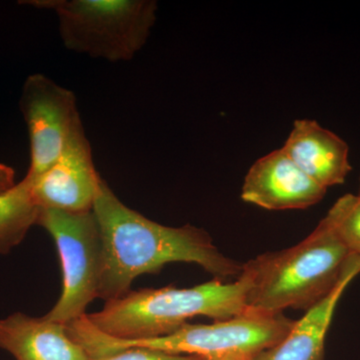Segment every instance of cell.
I'll use <instances>...</instances> for the list:
<instances>
[{"label": "cell", "mask_w": 360, "mask_h": 360, "mask_svg": "<svg viewBox=\"0 0 360 360\" xmlns=\"http://www.w3.org/2000/svg\"><path fill=\"white\" fill-rule=\"evenodd\" d=\"M40 208L33 198L32 181L23 179L0 193V255L20 245L33 225Z\"/></svg>", "instance_id": "13"}, {"label": "cell", "mask_w": 360, "mask_h": 360, "mask_svg": "<svg viewBox=\"0 0 360 360\" xmlns=\"http://www.w3.org/2000/svg\"><path fill=\"white\" fill-rule=\"evenodd\" d=\"M295 323L283 314L248 309L212 324L186 323L172 335L150 340H115L90 328L82 335V345L91 359L131 347L193 355L205 360L253 357L281 342Z\"/></svg>", "instance_id": "4"}, {"label": "cell", "mask_w": 360, "mask_h": 360, "mask_svg": "<svg viewBox=\"0 0 360 360\" xmlns=\"http://www.w3.org/2000/svg\"><path fill=\"white\" fill-rule=\"evenodd\" d=\"M101 179L90 142L82 127L58 160L30 181L33 198L40 210L84 212L92 210Z\"/></svg>", "instance_id": "8"}, {"label": "cell", "mask_w": 360, "mask_h": 360, "mask_svg": "<svg viewBox=\"0 0 360 360\" xmlns=\"http://www.w3.org/2000/svg\"><path fill=\"white\" fill-rule=\"evenodd\" d=\"M360 274V257L354 255L335 288L295 321L288 335L252 360H323L324 343L336 307L348 284Z\"/></svg>", "instance_id": "12"}, {"label": "cell", "mask_w": 360, "mask_h": 360, "mask_svg": "<svg viewBox=\"0 0 360 360\" xmlns=\"http://www.w3.org/2000/svg\"><path fill=\"white\" fill-rule=\"evenodd\" d=\"M15 184V172L8 165L0 163V187L4 189L11 188Z\"/></svg>", "instance_id": "16"}, {"label": "cell", "mask_w": 360, "mask_h": 360, "mask_svg": "<svg viewBox=\"0 0 360 360\" xmlns=\"http://www.w3.org/2000/svg\"><path fill=\"white\" fill-rule=\"evenodd\" d=\"M0 349L16 360H90L65 324L22 312L0 319Z\"/></svg>", "instance_id": "10"}, {"label": "cell", "mask_w": 360, "mask_h": 360, "mask_svg": "<svg viewBox=\"0 0 360 360\" xmlns=\"http://www.w3.org/2000/svg\"><path fill=\"white\" fill-rule=\"evenodd\" d=\"M90 360H205L193 355L174 354L150 348L131 347Z\"/></svg>", "instance_id": "15"}, {"label": "cell", "mask_w": 360, "mask_h": 360, "mask_svg": "<svg viewBox=\"0 0 360 360\" xmlns=\"http://www.w3.org/2000/svg\"><path fill=\"white\" fill-rule=\"evenodd\" d=\"M328 214L352 255L360 257V195L345 194L336 201Z\"/></svg>", "instance_id": "14"}, {"label": "cell", "mask_w": 360, "mask_h": 360, "mask_svg": "<svg viewBox=\"0 0 360 360\" xmlns=\"http://www.w3.org/2000/svg\"><path fill=\"white\" fill-rule=\"evenodd\" d=\"M103 245V269L98 298L105 302L130 291L141 274L158 272L165 264L200 265L215 279L239 276L243 264L225 257L210 234L193 225L170 227L125 205L101 177L92 206Z\"/></svg>", "instance_id": "1"}, {"label": "cell", "mask_w": 360, "mask_h": 360, "mask_svg": "<svg viewBox=\"0 0 360 360\" xmlns=\"http://www.w3.org/2000/svg\"><path fill=\"white\" fill-rule=\"evenodd\" d=\"M53 11L68 51L110 63L129 61L148 41L156 21L155 0H28Z\"/></svg>", "instance_id": "5"}, {"label": "cell", "mask_w": 360, "mask_h": 360, "mask_svg": "<svg viewBox=\"0 0 360 360\" xmlns=\"http://www.w3.org/2000/svg\"><path fill=\"white\" fill-rule=\"evenodd\" d=\"M359 195H360V186H359Z\"/></svg>", "instance_id": "19"}, {"label": "cell", "mask_w": 360, "mask_h": 360, "mask_svg": "<svg viewBox=\"0 0 360 360\" xmlns=\"http://www.w3.org/2000/svg\"><path fill=\"white\" fill-rule=\"evenodd\" d=\"M326 191L281 148L259 158L250 167L241 198L269 210H305L319 203Z\"/></svg>", "instance_id": "9"}, {"label": "cell", "mask_w": 360, "mask_h": 360, "mask_svg": "<svg viewBox=\"0 0 360 360\" xmlns=\"http://www.w3.org/2000/svg\"><path fill=\"white\" fill-rule=\"evenodd\" d=\"M283 149L303 172L326 189L345 184L352 170L347 142L315 120H296Z\"/></svg>", "instance_id": "11"}, {"label": "cell", "mask_w": 360, "mask_h": 360, "mask_svg": "<svg viewBox=\"0 0 360 360\" xmlns=\"http://www.w3.org/2000/svg\"><path fill=\"white\" fill-rule=\"evenodd\" d=\"M6 191V189L2 188V187H0V193H2V191Z\"/></svg>", "instance_id": "18"}, {"label": "cell", "mask_w": 360, "mask_h": 360, "mask_svg": "<svg viewBox=\"0 0 360 360\" xmlns=\"http://www.w3.org/2000/svg\"><path fill=\"white\" fill-rule=\"evenodd\" d=\"M20 108L30 136V165L25 177L33 180L58 160L84 125L72 90L42 73L26 78Z\"/></svg>", "instance_id": "7"}, {"label": "cell", "mask_w": 360, "mask_h": 360, "mask_svg": "<svg viewBox=\"0 0 360 360\" xmlns=\"http://www.w3.org/2000/svg\"><path fill=\"white\" fill-rule=\"evenodd\" d=\"M354 255L326 214L298 245L243 264L240 274L250 283L248 307L269 314L309 310L335 288Z\"/></svg>", "instance_id": "2"}, {"label": "cell", "mask_w": 360, "mask_h": 360, "mask_svg": "<svg viewBox=\"0 0 360 360\" xmlns=\"http://www.w3.org/2000/svg\"><path fill=\"white\" fill-rule=\"evenodd\" d=\"M37 225L44 227L53 239L63 272L60 297L44 317L68 326L84 316L87 307L98 298L103 269L98 224L92 210H40Z\"/></svg>", "instance_id": "6"}, {"label": "cell", "mask_w": 360, "mask_h": 360, "mask_svg": "<svg viewBox=\"0 0 360 360\" xmlns=\"http://www.w3.org/2000/svg\"><path fill=\"white\" fill-rule=\"evenodd\" d=\"M253 357L248 356H231L225 357V359H217V360H252Z\"/></svg>", "instance_id": "17"}, {"label": "cell", "mask_w": 360, "mask_h": 360, "mask_svg": "<svg viewBox=\"0 0 360 360\" xmlns=\"http://www.w3.org/2000/svg\"><path fill=\"white\" fill-rule=\"evenodd\" d=\"M248 290V279L240 274L232 283L214 278L191 288L130 290L105 302L99 311L86 314V319L98 333L115 340H150L172 335L200 315L224 321L243 314Z\"/></svg>", "instance_id": "3"}]
</instances>
